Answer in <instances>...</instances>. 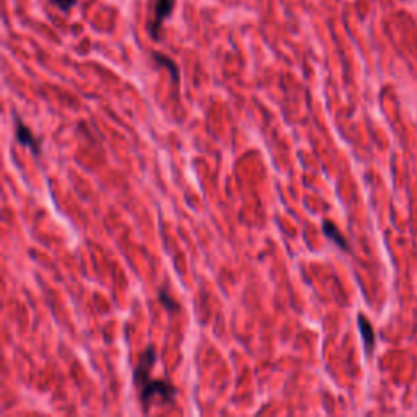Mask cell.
Listing matches in <instances>:
<instances>
[{"label": "cell", "mask_w": 417, "mask_h": 417, "mask_svg": "<svg viewBox=\"0 0 417 417\" xmlns=\"http://www.w3.org/2000/svg\"><path fill=\"white\" fill-rule=\"evenodd\" d=\"M139 388V398H140V406L142 411L149 412L152 407L153 401L157 398L162 399L167 405H171L175 401L176 396V388L170 380H145L140 385H137Z\"/></svg>", "instance_id": "6da1fadb"}, {"label": "cell", "mask_w": 417, "mask_h": 417, "mask_svg": "<svg viewBox=\"0 0 417 417\" xmlns=\"http://www.w3.org/2000/svg\"><path fill=\"white\" fill-rule=\"evenodd\" d=\"M176 2L175 0H155L153 6V17L152 21H150L147 30L155 41L160 39V33H162V26L165 23V20L171 15L173 10H175Z\"/></svg>", "instance_id": "7a4b0ae2"}, {"label": "cell", "mask_w": 417, "mask_h": 417, "mask_svg": "<svg viewBox=\"0 0 417 417\" xmlns=\"http://www.w3.org/2000/svg\"><path fill=\"white\" fill-rule=\"evenodd\" d=\"M15 137L21 145L28 147L34 155H41V142H39L38 137H34L26 124L21 122L20 118H15Z\"/></svg>", "instance_id": "3957f363"}, {"label": "cell", "mask_w": 417, "mask_h": 417, "mask_svg": "<svg viewBox=\"0 0 417 417\" xmlns=\"http://www.w3.org/2000/svg\"><path fill=\"white\" fill-rule=\"evenodd\" d=\"M158 300H160V303H162L163 307L168 310V312L173 313V312H178L180 310V305L176 303V301L173 300L170 295H168V292L165 290V288H162V290L158 292Z\"/></svg>", "instance_id": "52a82bcc"}, {"label": "cell", "mask_w": 417, "mask_h": 417, "mask_svg": "<svg viewBox=\"0 0 417 417\" xmlns=\"http://www.w3.org/2000/svg\"><path fill=\"white\" fill-rule=\"evenodd\" d=\"M47 2L52 3V6L61 8V10L69 12L70 8H72L75 3H77V0H47Z\"/></svg>", "instance_id": "ba28073f"}, {"label": "cell", "mask_w": 417, "mask_h": 417, "mask_svg": "<svg viewBox=\"0 0 417 417\" xmlns=\"http://www.w3.org/2000/svg\"><path fill=\"white\" fill-rule=\"evenodd\" d=\"M323 232H325L326 237L330 238L332 243H336V245H338L341 248V250H343V251H349L348 239H345L343 237V233L339 232V228L336 227V225L332 224V222H330V220L323 222Z\"/></svg>", "instance_id": "5b68a950"}, {"label": "cell", "mask_w": 417, "mask_h": 417, "mask_svg": "<svg viewBox=\"0 0 417 417\" xmlns=\"http://www.w3.org/2000/svg\"><path fill=\"white\" fill-rule=\"evenodd\" d=\"M153 59L158 65H163V67H167L168 70H170L173 82H175V83L180 82V70H178V67H176L175 62L170 59V57L160 54V52H153Z\"/></svg>", "instance_id": "8992f818"}, {"label": "cell", "mask_w": 417, "mask_h": 417, "mask_svg": "<svg viewBox=\"0 0 417 417\" xmlns=\"http://www.w3.org/2000/svg\"><path fill=\"white\" fill-rule=\"evenodd\" d=\"M357 321H359V330H361V334H362V339H363V345H365L367 352L370 354L375 348V331H374V328H372L370 321H368V319L363 317V314H359Z\"/></svg>", "instance_id": "277c9868"}]
</instances>
